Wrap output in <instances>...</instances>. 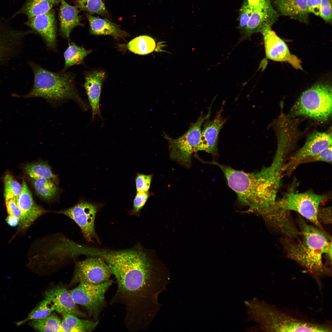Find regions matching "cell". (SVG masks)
I'll return each instance as SVG.
<instances>
[{
	"label": "cell",
	"instance_id": "obj_16",
	"mask_svg": "<svg viewBox=\"0 0 332 332\" xmlns=\"http://www.w3.org/2000/svg\"><path fill=\"white\" fill-rule=\"evenodd\" d=\"M44 299L49 301L58 313L88 318L86 314L80 310L69 290L65 288L57 287L49 289L45 293Z\"/></svg>",
	"mask_w": 332,
	"mask_h": 332
},
{
	"label": "cell",
	"instance_id": "obj_41",
	"mask_svg": "<svg viewBox=\"0 0 332 332\" xmlns=\"http://www.w3.org/2000/svg\"><path fill=\"white\" fill-rule=\"evenodd\" d=\"M321 0H306V5L308 12L312 13L315 15L319 14Z\"/></svg>",
	"mask_w": 332,
	"mask_h": 332
},
{
	"label": "cell",
	"instance_id": "obj_38",
	"mask_svg": "<svg viewBox=\"0 0 332 332\" xmlns=\"http://www.w3.org/2000/svg\"><path fill=\"white\" fill-rule=\"evenodd\" d=\"M319 15L326 22L331 24V0H321Z\"/></svg>",
	"mask_w": 332,
	"mask_h": 332
},
{
	"label": "cell",
	"instance_id": "obj_31",
	"mask_svg": "<svg viewBox=\"0 0 332 332\" xmlns=\"http://www.w3.org/2000/svg\"><path fill=\"white\" fill-rule=\"evenodd\" d=\"M55 310L53 304L49 301L44 299L41 301L28 314L27 317L22 320L15 322L16 325L20 326L30 320L37 319L45 318Z\"/></svg>",
	"mask_w": 332,
	"mask_h": 332
},
{
	"label": "cell",
	"instance_id": "obj_12",
	"mask_svg": "<svg viewBox=\"0 0 332 332\" xmlns=\"http://www.w3.org/2000/svg\"><path fill=\"white\" fill-rule=\"evenodd\" d=\"M332 145L330 136L325 132H314L307 138L304 144L289 158L284 164L283 172L290 174L299 165V163L307 157L316 155Z\"/></svg>",
	"mask_w": 332,
	"mask_h": 332
},
{
	"label": "cell",
	"instance_id": "obj_2",
	"mask_svg": "<svg viewBox=\"0 0 332 332\" xmlns=\"http://www.w3.org/2000/svg\"><path fill=\"white\" fill-rule=\"evenodd\" d=\"M212 162L222 171L229 186L236 193L241 204L259 212L267 221L280 217L282 211L276 205V198L283 173L280 165L272 162L259 172L249 173Z\"/></svg>",
	"mask_w": 332,
	"mask_h": 332
},
{
	"label": "cell",
	"instance_id": "obj_11",
	"mask_svg": "<svg viewBox=\"0 0 332 332\" xmlns=\"http://www.w3.org/2000/svg\"><path fill=\"white\" fill-rule=\"evenodd\" d=\"M29 32L15 29L7 20L0 19V66L20 54L23 39Z\"/></svg>",
	"mask_w": 332,
	"mask_h": 332
},
{
	"label": "cell",
	"instance_id": "obj_43",
	"mask_svg": "<svg viewBox=\"0 0 332 332\" xmlns=\"http://www.w3.org/2000/svg\"><path fill=\"white\" fill-rule=\"evenodd\" d=\"M7 224L11 227H16L19 225L18 219L15 216L9 215L6 219Z\"/></svg>",
	"mask_w": 332,
	"mask_h": 332
},
{
	"label": "cell",
	"instance_id": "obj_10",
	"mask_svg": "<svg viewBox=\"0 0 332 332\" xmlns=\"http://www.w3.org/2000/svg\"><path fill=\"white\" fill-rule=\"evenodd\" d=\"M112 274L110 267L103 258H88L76 263L69 285L80 282L100 284L109 280Z\"/></svg>",
	"mask_w": 332,
	"mask_h": 332
},
{
	"label": "cell",
	"instance_id": "obj_39",
	"mask_svg": "<svg viewBox=\"0 0 332 332\" xmlns=\"http://www.w3.org/2000/svg\"><path fill=\"white\" fill-rule=\"evenodd\" d=\"M149 194L147 192H137L133 201V211L138 213L144 205L148 197Z\"/></svg>",
	"mask_w": 332,
	"mask_h": 332
},
{
	"label": "cell",
	"instance_id": "obj_27",
	"mask_svg": "<svg viewBox=\"0 0 332 332\" xmlns=\"http://www.w3.org/2000/svg\"><path fill=\"white\" fill-rule=\"evenodd\" d=\"M36 194L42 199L50 200L57 194L59 189L51 180L43 177L32 179Z\"/></svg>",
	"mask_w": 332,
	"mask_h": 332
},
{
	"label": "cell",
	"instance_id": "obj_15",
	"mask_svg": "<svg viewBox=\"0 0 332 332\" xmlns=\"http://www.w3.org/2000/svg\"><path fill=\"white\" fill-rule=\"evenodd\" d=\"M222 105L220 109L217 112L215 116L211 121L206 120L201 130L200 141L196 149V151H204L214 156L217 152V143L219 134L221 129L227 120L222 116L223 110Z\"/></svg>",
	"mask_w": 332,
	"mask_h": 332
},
{
	"label": "cell",
	"instance_id": "obj_42",
	"mask_svg": "<svg viewBox=\"0 0 332 332\" xmlns=\"http://www.w3.org/2000/svg\"><path fill=\"white\" fill-rule=\"evenodd\" d=\"M253 9L271 3V0H247Z\"/></svg>",
	"mask_w": 332,
	"mask_h": 332
},
{
	"label": "cell",
	"instance_id": "obj_29",
	"mask_svg": "<svg viewBox=\"0 0 332 332\" xmlns=\"http://www.w3.org/2000/svg\"><path fill=\"white\" fill-rule=\"evenodd\" d=\"M25 169L31 179L43 177L50 179L56 184L58 183L57 176L53 172L51 167L46 162H38L27 165Z\"/></svg>",
	"mask_w": 332,
	"mask_h": 332
},
{
	"label": "cell",
	"instance_id": "obj_22",
	"mask_svg": "<svg viewBox=\"0 0 332 332\" xmlns=\"http://www.w3.org/2000/svg\"><path fill=\"white\" fill-rule=\"evenodd\" d=\"M59 11L60 31L65 38H69L72 30L75 27L82 26L81 16L76 6H72L65 0H61Z\"/></svg>",
	"mask_w": 332,
	"mask_h": 332
},
{
	"label": "cell",
	"instance_id": "obj_33",
	"mask_svg": "<svg viewBox=\"0 0 332 332\" xmlns=\"http://www.w3.org/2000/svg\"><path fill=\"white\" fill-rule=\"evenodd\" d=\"M4 196L5 200L17 199L22 190L21 185L10 174H6L4 178Z\"/></svg>",
	"mask_w": 332,
	"mask_h": 332
},
{
	"label": "cell",
	"instance_id": "obj_23",
	"mask_svg": "<svg viewBox=\"0 0 332 332\" xmlns=\"http://www.w3.org/2000/svg\"><path fill=\"white\" fill-rule=\"evenodd\" d=\"M90 26V32L96 35L111 36L116 39L124 38L128 33L121 30L118 25L106 18L103 19L87 14Z\"/></svg>",
	"mask_w": 332,
	"mask_h": 332
},
{
	"label": "cell",
	"instance_id": "obj_32",
	"mask_svg": "<svg viewBox=\"0 0 332 332\" xmlns=\"http://www.w3.org/2000/svg\"><path fill=\"white\" fill-rule=\"evenodd\" d=\"M76 6L90 14H108L103 0H74Z\"/></svg>",
	"mask_w": 332,
	"mask_h": 332
},
{
	"label": "cell",
	"instance_id": "obj_3",
	"mask_svg": "<svg viewBox=\"0 0 332 332\" xmlns=\"http://www.w3.org/2000/svg\"><path fill=\"white\" fill-rule=\"evenodd\" d=\"M302 239L296 241L283 238L282 243L288 257L304 267L315 277L329 273L324 265L323 255L332 252V242L319 228L299 218Z\"/></svg>",
	"mask_w": 332,
	"mask_h": 332
},
{
	"label": "cell",
	"instance_id": "obj_24",
	"mask_svg": "<svg viewBox=\"0 0 332 332\" xmlns=\"http://www.w3.org/2000/svg\"><path fill=\"white\" fill-rule=\"evenodd\" d=\"M61 324L64 332H88L93 330L99 322L87 319H82L76 316L63 313Z\"/></svg>",
	"mask_w": 332,
	"mask_h": 332
},
{
	"label": "cell",
	"instance_id": "obj_7",
	"mask_svg": "<svg viewBox=\"0 0 332 332\" xmlns=\"http://www.w3.org/2000/svg\"><path fill=\"white\" fill-rule=\"evenodd\" d=\"M328 199L327 195L317 194L310 190L302 193L292 191L277 200L276 204L279 208L297 212L320 229L318 211L320 204Z\"/></svg>",
	"mask_w": 332,
	"mask_h": 332
},
{
	"label": "cell",
	"instance_id": "obj_8",
	"mask_svg": "<svg viewBox=\"0 0 332 332\" xmlns=\"http://www.w3.org/2000/svg\"><path fill=\"white\" fill-rule=\"evenodd\" d=\"M112 283L110 280L98 285L80 282L69 291L75 303L83 306L88 316L97 321L106 306L105 295Z\"/></svg>",
	"mask_w": 332,
	"mask_h": 332
},
{
	"label": "cell",
	"instance_id": "obj_1",
	"mask_svg": "<svg viewBox=\"0 0 332 332\" xmlns=\"http://www.w3.org/2000/svg\"><path fill=\"white\" fill-rule=\"evenodd\" d=\"M116 279L117 291L112 302L124 305L128 327L137 328L143 314L144 304L150 293L152 266L147 256L136 249L112 251L98 250Z\"/></svg>",
	"mask_w": 332,
	"mask_h": 332
},
{
	"label": "cell",
	"instance_id": "obj_4",
	"mask_svg": "<svg viewBox=\"0 0 332 332\" xmlns=\"http://www.w3.org/2000/svg\"><path fill=\"white\" fill-rule=\"evenodd\" d=\"M28 64L34 72V83L30 91L24 97H41L53 104L71 99L76 101L83 110L89 108L77 90L73 74L51 72L32 61Z\"/></svg>",
	"mask_w": 332,
	"mask_h": 332
},
{
	"label": "cell",
	"instance_id": "obj_35",
	"mask_svg": "<svg viewBox=\"0 0 332 332\" xmlns=\"http://www.w3.org/2000/svg\"><path fill=\"white\" fill-rule=\"evenodd\" d=\"M332 145L325 148L318 154L304 159L299 163V165L303 163L316 162H324L332 163Z\"/></svg>",
	"mask_w": 332,
	"mask_h": 332
},
{
	"label": "cell",
	"instance_id": "obj_36",
	"mask_svg": "<svg viewBox=\"0 0 332 332\" xmlns=\"http://www.w3.org/2000/svg\"><path fill=\"white\" fill-rule=\"evenodd\" d=\"M5 203L8 215L16 217L19 220L20 227L23 230L24 221L23 215L17 205L16 200L14 199L6 200Z\"/></svg>",
	"mask_w": 332,
	"mask_h": 332
},
{
	"label": "cell",
	"instance_id": "obj_18",
	"mask_svg": "<svg viewBox=\"0 0 332 332\" xmlns=\"http://www.w3.org/2000/svg\"><path fill=\"white\" fill-rule=\"evenodd\" d=\"M25 24L41 36L48 46L52 48L55 47L56 25L52 11L28 18Z\"/></svg>",
	"mask_w": 332,
	"mask_h": 332
},
{
	"label": "cell",
	"instance_id": "obj_40",
	"mask_svg": "<svg viewBox=\"0 0 332 332\" xmlns=\"http://www.w3.org/2000/svg\"><path fill=\"white\" fill-rule=\"evenodd\" d=\"M331 207L319 208L317 213V218L321 223L331 224L332 222Z\"/></svg>",
	"mask_w": 332,
	"mask_h": 332
},
{
	"label": "cell",
	"instance_id": "obj_17",
	"mask_svg": "<svg viewBox=\"0 0 332 332\" xmlns=\"http://www.w3.org/2000/svg\"><path fill=\"white\" fill-rule=\"evenodd\" d=\"M279 16L278 13L271 3L254 9L250 18L243 29L244 37H249L254 33H261L266 27L271 26Z\"/></svg>",
	"mask_w": 332,
	"mask_h": 332
},
{
	"label": "cell",
	"instance_id": "obj_28",
	"mask_svg": "<svg viewBox=\"0 0 332 332\" xmlns=\"http://www.w3.org/2000/svg\"><path fill=\"white\" fill-rule=\"evenodd\" d=\"M92 51L86 50L84 47L76 45L73 42L69 43V46L64 53L65 65L61 72H65L71 66L81 64L85 58Z\"/></svg>",
	"mask_w": 332,
	"mask_h": 332
},
{
	"label": "cell",
	"instance_id": "obj_9",
	"mask_svg": "<svg viewBox=\"0 0 332 332\" xmlns=\"http://www.w3.org/2000/svg\"><path fill=\"white\" fill-rule=\"evenodd\" d=\"M211 113V109H209L206 115L201 113L197 120L190 126L187 131L177 139H173L165 135L168 142L172 158L182 164H189L191 156L194 152H196L200 141L202 125L209 119Z\"/></svg>",
	"mask_w": 332,
	"mask_h": 332
},
{
	"label": "cell",
	"instance_id": "obj_30",
	"mask_svg": "<svg viewBox=\"0 0 332 332\" xmlns=\"http://www.w3.org/2000/svg\"><path fill=\"white\" fill-rule=\"evenodd\" d=\"M155 40L146 35L137 37L130 41L127 47L131 52L138 54L145 55L154 51L156 47Z\"/></svg>",
	"mask_w": 332,
	"mask_h": 332
},
{
	"label": "cell",
	"instance_id": "obj_13",
	"mask_svg": "<svg viewBox=\"0 0 332 332\" xmlns=\"http://www.w3.org/2000/svg\"><path fill=\"white\" fill-rule=\"evenodd\" d=\"M261 33L267 58L277 61L287 62L296 69H302L299 60L290 54L286 43L272 30L271 26L266 27Z\"/></svg>",
	"mask_w": 332,
	"mask_h": 332
},
{
	"label": "cell",
	"instance_id": "obj_21",
	"mask_svg": "<svg viewBox=\"0 0 332 332\" xmlns=\"http://www.w3.org/2000/svg\"><path fill=\"white\" fill-rule=\"evenodd\" d=\"M273 1L281 14L306 24L308 23L306 0H273Z\"/></svg>",
	"mask_w": 332,
	"mask_h": 332
},
{
	"label": "cell",
	"instance_id": "obj_5",
	"mask_svg": "<svg viewBox=\"0 0 332 332\" xmlns=\"http://www.w3.org/2000/svg\"><path fill=\"white\" fill-rule=\"evenodd\" d=\"M263 328L271 332H331L329 325L301 319L263 303L259 310Z\"/></svg>",
	"mask_w": 332,
	"mask_h": 332
},
{
	"label": "cell",
	"instance_id": "obj_37",
	"mask_svg": "<svg viewBox=\"0 0 332 332\" xmlns=\"http://www.w3.org/2000/svg\"><path fill=\"white\" fill-rule=\"evenodd\" d=\"M152 176L138 174L136 179L137 192H147L150 188Z\"/></svg>",
	"mask_w": 332,
	"mask_h": 332
},
{
	"label": "cell",
	"instance_id": "obj_6",
	"mask_svg": "<svg viewBox=\"0 0 332 332\" xmlns=\"http://www.w3.org/2000/svg\"><path fill=\"white\" fill-rule=\"evenodd\" d=\"M332 88L319 83L303 92L292 109L294 115L305 116L320 122L327 121L332 113Z\"/></svg>",
	"mask_w": 332,
	"mask_h": 332
},
{
	"label": "cell",
	"instance_id": "obj_26",
	"mask_svg": "<svg viewBox=\"0 0 332 332\" xmlns=\"http://www.w3.org/2000/svg\"><path fill=\"white\" fill-rule=\"evenodd\" d=\"M28 324L40 332H64L61 320L54 313L43 318L31 320Z\"/></svg>",
	"mask_w": 332,
	"mask_h": 332
},
{
	"label": "cell",
	"instance_id": "obj_20",
	"mask_svg": "<svg viewBox=\"0 0 332 332\" xmlns=\"http://www.w3.org/2000/svg\"><path fill=\"white\" fill-rule=\"evenodd\" d=\"M105 77L103 71L90 72L85 76L84 85L92 110V118L101 116L100 99L102 84Z\"/></svg>",
	"mask_w": 332,
	"mask_h": 332
},
{
	"label": "cell",
	"instance_id": "obj_34",
	"mask_svg": "<svg viewBox=\"0 0 332 332\" xmlns=\"http://www.w3.org/2000/svg\"><path fill=\"white\" fill-rule=\"evenodd\" d=\"M253 11V8L249 4L247 0H245L239 9L238 20L239 24L238 29L243 30L246 26Z\"/></svg>",
	"mask_w": 332,
	"mask_h": 332
},
{
	"label": "cell",
	"instance_id": "obj_25",
	"mask_svg": "<svg viewBox=\"0 0 332 332\" xmlns=\"http://www.w3.org/2000/svg\"><path fill=\"white\" fill-rule=\"evenodd\" d=\"M61 1V0H27L15 15L24 14L29 18L48 12L55 5L60 2Z\"/></svg>",
	"mask_w": 332,
	"mask_h": 332
},
{
	"label": "cell",
	"instance_id": "obj_14",
	"mask_svg": "<svg viewBox=\"0 0 332 332\" xmlns=\"http://www.w3.org/2000/svg\"><path fill=\"white\" fill-rule=\"evenodd\" d=\"M96 212V207L94 205L82 202L57 212L65 215L74 220L80 228L86 240L92 242L94 239H97L94 229Z\"/></svg>",
	"mask_w": 332,
	"mask_h": 332
},
{
	"label": "cell",
	"instance_id": "obj_19",
	"mask_svg": "<svg viewBox=\"0 0 332 332\" xmlns=\"http://www.w3.org/2000/svg\"><path fill=\"white\" fill-rule=\"evenodd\" d=\"M22 186L21 193L16 202L23 215V230H25L47 211L34 202L32 193L24 180H23Z\"/></svg>",
	"mask_w": 332,
	"mask_h": 332
}]
</instances>
